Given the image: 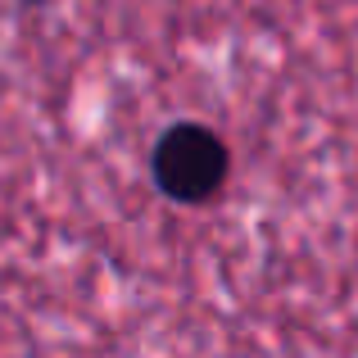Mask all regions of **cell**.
<instances>
[{"label": "cell", "instance_id": "cell-1", "mask_svg": "<svg viewBox=\"0 0 358 358\" xmlns=\"http://www.w3.org/2000/svg\"><path fill=\"white\" fill-rule=\"evenodd\" d=\"M155 182L168 200L177 204H209L213 195L227 186L231 173V155L227 141L213 127H200V122H177L159 136L155 145Z\"/></svg>", "mask_w": 358, "mask_h": 358}, {"label": "cell", "instance_id": "cell-2", "mask_svg": "<svg viewBox=\"0 0 358 358\" xmlns=\"http://www.w3.org/2000/svg\"><path fill=\"white\" fill-rule=\"evenodd\" d=\"M32 5H41V0H32Z\"/></svg>", "mask_w": 358, "mask_h": 358}]
</instances>
